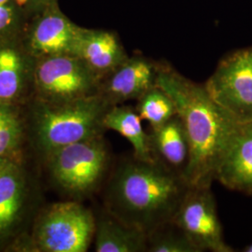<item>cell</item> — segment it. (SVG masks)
Listing matches in <instances>:
<instances>
[{
    "label": "cell",
    "instance_id": "obj_19",
    "mask_svg": "<svg viewBox=\"0 0 252 252\" xmlns=\"http://www.w3.org/2000/svg\"><path fill=\"white\" fill-rule=\"evenodd\" d=\"M25 135L18 105L0 103V156L14 160Z\"/></svg>",
    "mask_w": 252,
    "mask_h": 252
},
{
    "label": "cell",
    "instance_id": "obj_10",
    "mask_svg": "<svg viewBox=\"0 0 252 252\" xmlns=\"http://www.w3.org/2000/svg\"><path fill=\"white\" fill-rule=\"evenodd\" d=\"M215 180L227 189L252 195V123L236 126L218 164Z\"/></svg>",
    "mask_w": 252,
    "mask_h": 252
},
{
    "label": "cell",
    "instance_id": "obj_11",
    "mask_svg": "<svg viewBox=\"0 0 252 252\" xmlns=\"http://www.w3.org/2000/svg\"><path fill=\"white\" fill-rule=\"evenodd\" d=\"M72 54L80 58L100 81L129 57L114 33L83 28L79 30Z\"/></svg>",
    "mask_w": 252,
    "mask_h": 252
},
{
    "label": "cell",
    "instance_id": "obj_4",
    "mask_svg": "<svg viewBox=\"0 0 252 252\" xmlns=\"http://www.w3.org/2000/svg\"><path fill=\"white\" fill-rule=\"evenodd\" d=\"M46 157L54 182L74 199L91 196L110 173L111 155L104 135L59 148Z\"/></svg>",
    "mask_w": 252,
    "mask_h": 252
},
{
    "label": "cell",
    "instance_id": "obj_1",
    "mask_svg": "<svg viewBox=\"0 0 252 252\" xmlns=\"http://www.w3.org/2000/svg\"><path fill=\"white\" fill-rule=\"evenodd\" d=\"M189 185L184 177L134 154L123 158L109 173L105 208L113 216L147 234L173 220Z\"/></svg>",
    "mask_w": 252,
    "mask_h": 252
},
{
    "label": "cell",
    "instance_id": "obj_12",
    "mask_svg": "<svg viewBox=\"0 0 252 252\" xmlns=\"http://www.w3.org/2000/svg\"><path fill=\"white\" fill-rule=\"evenodd\" d=\"M149 142L156 162L184 177L189 165L190 150L187 133L178 114L164 125L152 129Z\"/></svg>",
    "mask_w": 252,
    "mask_h": 252
},
{
    "label": "cell",
    "instance_id": "obj_16",
    "mask_svg": "<svg viewBox=\"0 0 252 252\" xmlns=\"http://www.w3.org/2000/svg\"><path fill=\"white\" fill-rule=\"evenodd\" d=\"M106 130H112L124 136L133 147V154L139 160L153 162L150 148L149 133L145 132L142 119L135 107L129 105H115L110 107L103 121Z\"/></svg>",
    "mask_w": 252,
    "mask_h": 252
},
{
    "label": "cell",
    "instance_id": "obj_20",
    "mask_svg": "<svg viewBox=\"0 0 252 252\" xmlns=\"http://www.w3.org/2000/svg\"><path fill=\"white\" fill-rule=\"evenodd\" d=\"M147 252H200L171 220L147 234Z\"/></svg>",
    "mask_w": 252,
    "mask_h": 252
},
{
    "label": "cell",
    "instance_id": "obj_2",
    "mask_svg": "<svg viewBox=\"0 0 252 252\" xmlns=\"http://www.w3.org/2000/svg\"><path fill=\"white\" fill-rule=\"evenodd\" d=\"M157 85L174 100L189 139V186L211 187L226 145L238 126L210 97L204 84L190 81L162 62Z\"/></svg>",
    "mask_w": 252,
    "mask_h": 252
},
{
    "label": "cell",
    "instance_id": "obj_7",
    "mask_svg": "<svg viewBox=\"0 0 252 252\" xmlns=\"http://www.w3.org/2000/svg\"><path fill=\"white\" fill-rule=\"evenodd\" d=\"M204 85L236 124L252 123V46L226 54Z\"/></svg>",
    "mask_w": 252,
    "mask_h": 252
},
{
    "label": "cell",
    "instance_id": "obj_21",
    "mask_svg": "<svg viewBox=\"0 0 252 252\" xmlns=\"http://www.w3.org/2000/svg\"><path fill=\"white\" fill-rule=\"evenodd\" d=\"M13 18L12 9L5 4H0V32L9 27Z\"/></svg>",
    "mask_w": 252,
    "mask_h": 252
},
{
    "label": "cell",
    "instance_id": "obj_15",
    "mask_svg": "<svg viewBox=\"0 0 252 252\" xmlns=\"http://www.w3.org/2000/svg\"><path fill=\"white\" fill-rule=\"evenodd\" d=\"M79 30L80 27L61 14L49 15L35 28L30 39V49L34 55L40 58L72 54Z\"/></svg>",
    "mask_w": 252,
    "mask_h": 252
},
{
    "label": "cell",
    "instance_id": "obj_14",
    "mask_svg": "<svg viewBox=\"0 0 252 252\" xmlns=\"http://www.w3.org/2000/svg\"><path fill=\"white\" fill-rule=\"evenodd\" d=\"M27 192L25 174L14 161L0 174V242L9 237L18 224Z\"/></svg>",
    "mask_w": 252,
    "mask_h": 252
},
{
    "label": "cell",
    "instance_id": "obj_17",
    "mask_svg": "<svg viewBox=\"0 0 252 252\" xmlns=\"http://www.w3.org/2000/svg\"><path fill=\"white\" fill-rule=\"evenodd\" d=\"M26 57L14 46H0V103L21 101L27 84Z\"/></svg>",
    "mask_w": 252,
    "mask_h": 252
},
{
    "label": "cell",
    "instance_id": "obj_9",
    "mask_svg": "<svg viewBox=\"0 0 252 252\" xmlns=\"http://www.w3.org/2000/svg\"><path fill=\"white\" fill-rule=\"evenodd\" d=\"M162 62L143 54L129 56L124 63L100 82L99 94L111 106L138 99L157 86Z\"/></svg>",
    "mask_w": 252,
    "mask_h": 252
},
{
    "label": "cell",
    "instance_id": "obj_5",
    "mask_svg": "<svg viewBox=\"0 0 252 252\" xmlns=\"http://www.w3.org/2000/svg\"><path fill=\"white\" fill-rule=\"evenodd\" d=\"M95 215L77 201L55 203L36 220L32 243L37 252H85L94 241Z\"/></svg>",
    "mask_w": 252,
    "mask_h": 252
},
{
    "label": "cell",
    "instance_id": "obj_13",
    "mask_svg": "<svg viewBox=\"0 0 252 252\" xmlns=\"http://www.w3.org/2000/svg\"><path fill=\"white\" fill-rule=\"evenodd\" d=\"M96 252H147V233L113 216L106 208L95 216Z\"/></svg>",
    "mask_w": 252,
    "mask_h": 252
},
{
    "label": "cell",
    "instance_id": "obj_3",
    "mask_svg": "<svg viewBox=\"0 0 252 252\" xmlns=\"http://www.w3.org/2000/svg\"><path fill=\"white\" fill-rule=\"evenodd\" d=\"M110 107L100 94L65 103L36 100L31 128L36 148L48 155L55 150L104 135V117Z\"/></svg>",
    "mask_w": 252,
    "mask_h": 252
},
{
    "label": "cell",
    "instance_id": "obj_25",
    "mask_svg": "<svg viewBox=\"0 0 252 252\" xmlns=\"http://www.w3.org/2000/svg\"><path fill=\"white\" fill-rule=\"evenodd\" d=\"M36 1H46V0H36Z\"/></svg>",
    "mask_w": 252,
    "mask_h": 252
},
{
    "label": "cell",
    "instance_id": "obj_8",
    "mask_svg": "<svg viewBox=\"0 0 252 252\" xmlns=\"http://www.w3.org/2000/svg\"><path fill=\"white\" fill-rule=\"evenodd\" d=\"M173 220L199 252H234L224 239L211 187L189 186Z\"/></svg>",
    "mask_w": 252,
    "mask_h": 252
},
{
    "label": "cell",
    "instance_id": "obj_24",
    "mask_svg": "<svg viewBox=\"0 0 252 252\" xmlns=\"http://www.w3.org/2000/svg\"><path fill=\"white\" fill-rule=\"evenodd\" d=\"M9 0H0V4H5L7 3Z\"/></svg>",
    "mask_w": 252,
    "mask_h": 252
},
{
    "label": "cell",
    "instance_id": "obj_6",
    "mask_svg": "<svg viewBox=\"0 0 252 252\" xmlns=\"http://www.w3.org/2000/svg\"><path fill=\"white\" fill-rule=\"evenodd\" d=\"M36 100L65 103L99 94V79L73 54L41 57L33 72Z\"/></svg>",
    "mask_w": 252,
    "mask_h": 252
},
{
    "label": "cell",
    "instance_id": "obj_18",
    "mask_svg": "<svg viewBox=\"0 0 252 252\" xmlns=\"http://www.w3.org/2000/svg\"><path fill=\"white\" fill-rule=\"evenodd\" d=\"M135 108L142 121L148 122L152 129L164 125L178 114L174 100L158 85L136 100Z\"/></svg>",
    "mask_w": 252,
    "mask_h": 252
},
{
    "label": "cell",
    "instance_id": "obj_23",
    "mask_svg": "<svg viewBox=\"0 0 252 252\" xmlns=\"http://www.w3.org/2000/svg\"><path fill=\"white\" fill-rule=\"evenodd\" d=\"M242 252H252V243L250 244V245H248V246H246V247L244 248L243 250H242Z\"/></svg>",
    "mask_w": 252,
    "mask_h": 252
},
{
    "label": "cell",
    "instance_id": "obj_22",
    "mask_svg": "<svg viewBox=\"0 0 252 252\" xmlns=\"http://www.w3.org/2000/svg\"><path fill=\"white\" fill-rule=\"evenodd\" d=\"M15 160L6 157V156H0V174L4 171L9 164L12 162H14Z\"/></svg>",
    "mask_w": 252,
    "mask_h": 252
}]
</instances>
